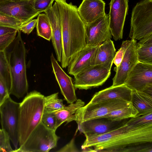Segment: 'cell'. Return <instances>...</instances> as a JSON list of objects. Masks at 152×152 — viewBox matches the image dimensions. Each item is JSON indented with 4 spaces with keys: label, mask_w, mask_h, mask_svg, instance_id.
Masks as SVG:
<instances>
[{
    "label": "cell",
    "mask_w": 152,
    "mask_h": 152,
    "mask_svg": "<svg viewBox=\"0 0 152 152\" xmlns=\"http://www.w3.org/2000/svg\"><path fill=\"white\" fill-rule=\"evenodd\" d=\"M37 22V19H32L20 26L19 30L25 34H29L36 26Z\"/></svg>",
    "instance_id": "8d00e7d4"
},
{
    "label": "cell",
    "mask_w": 152,
    "mask_h": 152,
    "mask_svg": "<svg viewBox=\"0 0 152 152\" xmlns=\"http://www.w3.org/2000/svg\"><path fill=\"white\" fill-rule=\"evenodd\" d=\"M85 136L82 149L93 147L91 151L130 152L135 147L152 143V123L134 126L126 123L106 133Z\"/></svg>",
    "instance_id": "6da1fadb"
},
{
    "label": "cell",
    "mask_w": 152,
    "mask_h": 152,
    "mask_svg": "<svg viewBox=\"0 0 152 152\" xmlns=\"http://www.w3.org/2000/svg\"><path fill=\"white\" fill-rule=\"evenodd\" d=\"M17 31L0 36V52H4L15 38Z\"/></svg>",
    "instance_id": "1f68e13d"
},
{
    "label": "cell",
    "mask_w": 152,
    "mask_h": 152,
    "mask_svg": "<svg viewBox=\"0 0 152 152\" xmlns=\"http://www.w3.org/2000/svg\"><path fill=\"white\" fill-rule=\"evenodd\" d=\"M0 76L10 87V73L4 52H0Z\"/></svg>",
    "instance_id": "f1b7e54d"
},
{
    "label": "cell",
    "mask_w": 152,
    "mask_h": 152,
    "mask_svg": "<svg viewBox=\"0 0 152 152\" xmlns=\"http://www.w3.org/2000/svg\"><path fill=\"white\" fill-rule=\"evenodd\" d=\"M21 32L18 29L14 40L4 51L10 73V94L18 99L22 98L28 89L26 49Z\"/></svg>",
    "instance_id": "3957f363"
},
{
    "label": "cell",
    "mask_w": 152,
    "mask_h": 152,
    "mask_svg": "<svg viewBox=\"0 0 152 152\" xmlns=\"http://www.w3.org/2000/svg\"><path fill=\"white\" fill-rule=\"evenodd\" d=\"M58 94L57 92L44 97V112L52 113L65 106L63 100L58 98Z\"/></svg>",
    "instance_id": "4316f807"
},
{
    "label": "cell",
    "mask_w": 152,
    "mask_h": 152,
    "mask_svg": "<svg viewBox=\"0 0 152 152\" xmlns=\"http://www.w3.org/2000/svg\"><path fill=\"white\" fill-rule=\"evenodd\" d=\"M50 58L53 72L65 99L69 104L75 102L77 99L72 78L63 70L53 53Z\"/></svg>",
    "instance_id": "2e32d148"
},
{
    "label": "cell",
    "mask_w": 152,
    "mask_h": 152,
    "mask_svg": "<svg viewBox=\"0 0 152 152\" xmlns=\"http://www.w3.org/2000/svg\"><path fill=\"white\" fill-rule=\"evenodd\" d=\"M75 138L74 137L68 143L56 151L58 152H79V151L75 144Z\"/></svg>",
    "instance_id": "74e56055"
},
{
    "label": "cell",
    "mask_w": 152,
    "mask_h": 152,
    "mask_svg": "<svg viewBox=\"0 0 152 152\" xmlns=\"http://www.w3.org/2000/svg\"><path fill=\"white\" fill-rule=\"evenodd\" d=\"M129 37L140 40L152 35V0L137 3L132 13Z\"/></svg>",
    "instance_id": "5b68a950"
},
{
    "label": "cell",
    "mask_w": 152,
    "mask_h": 152,
    "mask_svg": "<svg viewBox=\"0 0 152 152\" xmlns=\"http://www.w3.org/2000/svg\"><path fill=\"white\" fill-rule=\"evenodd\" d=\"M41 122L48 129L56 131V119L53 113L44 111Z\"/></svg>",
    "instance_id": "f546056e"
},
{
    "label": "cell",
    "mask_w": 152,
    "mask_h": 152,
    "mask_svg": "<svg viewBox=\"0 0 152 152\" xmlns=\"http://www.w3.org/2000/svg\"><path fill=\"white\" fill-rule=\"evenodd\" d=\"M126 122L123 120L113 121L104 118H97L81 122L78 125V129L85 136L89 135H100L117 129Z\"/></svg>",
    "instance_id": "9a60e30c"
},
{
    "label": "cell",
    "mask_w": 152,
    "mask_h": 152,
    "mask_svg": "<svg viewBox=\"0 0 152 152\" xmlns=\"http://www.w3.org/2000/svg\"><path fill=\"white\" fill-rule=\"evenodd\" d=\"M2 130L1 129H0V134L2 132Z\"/></svg>",
    "instance_id": "b9f144b4"
},
{
    "label": "cell",
    "mask_w": 152,
    "mask_h": 152,
    "mask_svg": "<svg viewBox=\"0 0 152 152\" xmlns=\"http://www.w3.org/2000/svg\"><path fill=\"white\" fill-rule=\"evenodd\" d=\"M20 103L10 96L0 106V121L1 129L8 136L15 148L19 145V109Z\"/></svg>",
    "instance_id": "52a82bcc"
},
{
    "label": "cell",
    "mask_w": 152,
    "mask_h": 152,
    "mask_svg": "<svg viewBox=\"0 0 152 152\" xmlns=\"http://www.w3.org/2000/svg\"><path fill=\"white\" fill-rule=\"evenodd\" d=\"M105 3L103 0H83L77 11L81 19L87 25L105 14Z\"/></svg>",
    "instance_id": "ac0fdd59"
},
{
    "label": "cell",
    "mask_w": 152,
    "mask_h": 152,
    "mask_svg": "<svg viewBox=\"0 0 152 152\" xmlns=\"http://www.w3.org/2000/svg\"><path fill=\"white\" fill-rule=\"evenodd\" d=\"M131 103L119 99L106 100L95 103H88L76 112L75 121L78 125L83 121L103 118L111 112L127 106Z\"/></svg>",
    "instance_id": "ba28073f"
},
{
    "label": "cell",
    "mask_w": 152,
    "mask_h": 152,
    "mask_svg": "<svg viewBox=\"0 0 152 152\" xmlns=\"http://www.w3.org/2000/svg\"><path fill=\"white\" fill-rule=\"evenodd\" d=\"M59 11L61 24L62 55L61 66L68 67L75 55L86 46L85 24L77 7L66 0H55Z\"/></svg>",
    "instance_id": "7a4b0ae2"
},
{
    "label": "cell",
    "mask_w": 152,
    "mask_h": 152,
    "mask_svg": "<svg viewBox=\"0 0 152 152\" xmlns=\"http://www.w3.org/2000/svg\"><path fill=\"white\" fill-rule=\"evenodd\" d=\"M10 87L0 76V106L10 96Z\"/></svg>",
    "instance_id": "d590c367"
},
{
    "label": "cell",
    "mask_w": 152,
    "mask_h": 152,
    "mask_svg": "<svg viewBox=\"0 0 152 152\" xmlns=\"http://www.w3.org/2000/svg\"><path fill=\"white\" fill-rule=\"evenodd\" d=\"M0 25L19 28L23 24L14 18L0 14Z\"/></svg>",
    "instance_id": "4dcf8cb0"
},
{
    "label": "cell",
    "mask_w": 152,
    "mask_h": 152,
    "mask_svg": "<svg viewBox=\"0 0 152 152\" xmlns=\"http://www.w3.org/2000/svg\"><path fill=\"white\" fill-rule=\"evenodd\" d=\"M55 0H34L33 6L35 9L40 13L49 9Z\"/></svg>",
    "instance_id": "d6a6232c"
},
{
    "label": "cell",
    "mask_w": 152,
    "mask_h": 152,
    "mask_svg": "<svg viewBox=\"0 0 152 152\" xmlns=\"http://www.w3.org/2000/svg\"><path fill=\"white\" fill-rule=\"evenodd\" d=\"M55 131L48 129L41 122L25 143L15 152H48L56 147L60 138Z\"/></svg>",
    "instance_id": "8992f818"
},
{
    "label": "cell",
    "mask_w": 152,
    "mask_h": 152,
    "mask_svg": "<svg viewBox=\"0 0 152 152\" xmlns=\"http://www.w3.org/2000/svg\"><path fill=\"white\" fill-rule=\"evenodd\" d=\"M129 0H111L109 24L113 38L117 41L123 38V29L129 8Z\"/></svg>",
    "instance_id": "7c38bea8"
},
{
    "label": "cell",
    "mask_w": 152,
    "mask_h": 152,
    "mask_svg": "<svg viewBox=\"0 0 152 152\" xmlns=\"http://www.w3.org/2000/svg\"><path fill=\"white\" fill-rule=\"evenodd\" d=\"M132 90L124 84L111 86L96 93L93 96L90 103H95L102 101L119 99L131 102Z\"/></svg>",
    "instance_id": "ffe728a7"
},
{
    "label": "cell",
    "mask_w": 152,
    "mask_h": 152,
    "mask_svg": "<svg viewBox=\"0 0 152 152\" xmlns=\"http://www.w3.org/2000/svg\"><path fill=\"white\" fill-rule=\"evenodd\" d=\"M138 112L131 102L128 106L114 110L103 118L114 121H121L136 116Z\"/></svg>",
    "instance_id": "d4e9b609"
},
{
    "label": "cell",
    "mask_w": 152,
    "mask_h": 152,
    "mask_svg": "<svg viewBox=\"0 0 152 152\" xmlns=\"http://www.w3.org/2000/svg\"><path fill=\"white\" fill-rule=\"evenodd\" d=\"M96 46H86L74 56L68 66V72L74 76L91 66L93 54Z\"/></svg>",
    "instance_id": "44dd1931"
},
{
    "label": "cell",
    "mask_w": 152,
    "mask_h": 152,
    "mask_svg": "<svg viewBox=\"0 0 152 152\" xmlns=\"http://www.w3.org/2000/svg\"><path fill=\"white\" fill-rule=\"evenodd\" d=\"M110 71L99 65H93L74 76L75 89L87 90L101 86L110 75Z\"/></svg>",
    "instance_id": "9c48e42d"
},
{
    "label": "cell",
    "mask_w": 152,
    "mask_h": 152,
    "mask_svg": "<svg viewBox=\"0 0 152 152\" xmlns=\"http://www.w3.org/2000/svg\"><path fill=\"white\" fill-rule=\"evenodd\" d=\"M131 118L126 122L129 126H138L152 123V112Z\"/></svg>",
    "instance_id": "83f0119b"
},
{
    "label": "cell",
    "mask_w": 152,
    "mask_h": 152,
    "mask_svg": "<svg viewBox=\"0 0 152 152\" xmlns=\"http://www.w3.org/2000/svg\"><path fill=\"white\" fill-rule=\"evenodd\" d=\"M124 84L132 91L152 94V64L138 61Z\"/></svg>",
    "instance_id": "30bf717a"
},
{
    "label": "cell",
    "mask_w": 152,
    "mask_h": 152,
    "mask_svg": "<svg viewBox=\"0 0 152 152\" xmlns=\"http://www.w3.org/2000/svg\"><path fill=\"white\" fill-rule=\"evenodd\" d=\"M52 28V40L57 61L61 62L62 55V33L60 16L58 5L56 2L53 5L45 12Z\"/></svg>",
    "instance_id": "e0dca14e"
},
{
    "label": "cell",
    "mask_w": 152,
    "mask_h": 152,
    "mask_svg": "<svg viewBox=\"0 0 152 152\" xmlns=\"http://www.w3.org/2000/svg\"><path fill=\"white\" fill-rule=\"evenodd\" d=\"M34 0H7L0 3V14L14 18L24 24L40 14L34 7Z\"/></svg>",
    "instance_id": "8fae6325"
},
{
    "label": "cell",
    "mask_w": 152,
    "mask_h": 152,
    "mask_svg": "<svg viewBox=\"0 0 152 152\" xmlns=\"http://www.w3.org/2000/svg\"><path fill=\"white\" fill-rule=\"evenodd\" d=\"M10 141L7 135L2 130L0 134V152H14Z\"/></svg>",
    "instance_id": "e575fe53"
},
{
    "label": "cell",
    "mask_w": 152,
    "mask_h": 152,
    "mask_svg": "<svg viewBox=\"0 0 152 152\" xmlns=\"http://www.w3.org/2000/svg\"><path fill=\"white\" fill-rule=\"evenodd\" d=\"M130 40L124 41L122 42L121 47L116 53L114 57L113 63L116 66L114 69L117 68L120 65L124 55L126 49Z\"/></svg>",
    "instance_id": "836d02e7"
},
{
    "label": "cell",
    "mask_w": 152,
    "mask_h": 152,
    "mask_svg": "<svg viewBox=\"0 0 152 152\" xmlns=\"http://www.w3.org/2000/svg\"><path fill=\"white\" fill-rule=\"evenodd\" d=\"M136 42L134 39L129 40L120 65L114 69L116 73L113 79L112 86L124 84L130 73L138 62L136 47Z\"/></svg>",
    "instance_id": "5bb4252c"
},
{
    "label": "cell",
    "mask_w": 152,
    "mask_h": 152,
    "mask_svg": "<svg viewBox=\"0 0 152 152\" xmlns=\"http://www.w3.org/2000/svg\"><path fill=\"white\" fill-rule=\"evenodd\" d=\"M36 27L38 36L49 41L51 39L52 28L48 18L45 14H39L38 15Z\"/></svg>",
    "instance_id": "484cf974"
},
{
    "label": "cell",
    "mask_w": 152,
    "mask_h": 152,
    "mask_svg": "<svg viewBox=\"0 0 152 152\" xmlns=\"http://www.w3.org/2000/svg\"><path fill=\"white\" fill-rule=\"evenodd\" d=\"M131 102L138 112L136 116L152 112V94L142 91L132 90Z\"/></svg>",
    "instance_id": "7402d4cb"
},
{
    "label": "cell",
    "mask_w": 152,
    "mask_h": 152,
    "mask_svg": "<svg viewBox=\"0 0 152 152\" xmlns=\"http://www.w3.org/2000/svg\"><path fill=\"white\" fill-rule=\"evenodd\" d=\"M87 46H97L111 39L112 34L109 26V15H104L91 23L85 25Z\"/></svg>",
    "instance_id": "4fadbf2b"
},
{
    "label": "cell",
    "mask_w": 152,
    "mask_h": 152,
    "mask_svg": "<svg viewBox=\"0 0 152 152\" xmlns=\"http://www.w3.org/2000/svg\"><path fill=\"white\" fill-rule=\"evenodd\" d=\"M7 0H0V3L4 2Z\"/></svg>",
    "instance_id": "60d3db41"
},
{
    "label": "cell",
    "mask_w": 152,
    "mask_h": 152,
    "mask_svg": "<svg viewBox=\"0 0 152 152\" xmlns=\"http://www.w3.org/2000/svg\"><path fill=\"white\" fill-rule=\"evenodd\" d=\"M44 95L36 91L26 95L20 103L19 146L22 145L41 122L44 109Z\"/></svg>",
    "instance_id": "277c9868"
},
{
    "label": "cell",
    "mask_w": 152,
    "mask_h": 152,
    "mask_svg": "<svg viewBox=\"0 0 152 152\" xmlns=\"http://www.w3.org/2000/svg\"><path fill=\"white\" fill-rule=\"evenodd\" d=\"M12 1H28L32 0H10Z\"/></svg>",
    "instance_id": "ab89813d"
},
{
    "label": "cell",
    "mask_w": 152,
    "mask_h": 152,
    "mask_svg": "<svg viewBox=\"0 0 152 152\" xmlns=\"http://www.w3.org/2000/svg\"><path fill=\"white\" fill-rule=\"evenodd\" d=\"M84 104V102L82 100L77 99L75 102L70 104L68 106L53 113L56 117V129L64 122L67 123L75 121V114L78 110Z\"/></svg>",
    "instance_id": "603a6c76"
},
{
    "label": "cell",
    "mask_w": 152,
    "mask_h": 152,
    "mask_svg": "<svg viewBox=\"0 0 152 152\" xmlns=\"http://www.w3.org/2000/svg\"><path fill=\"white\" fill-rule=\"evenodd\" d=\"M136 47L138 61L152 64V35L140 40Z\"/></svg>",
    "instance_id": "cb8c5ba5"
},
{
    "label": "cell",
    "mask_w": 152,
    "mask_h": 152,
    "mask_svg": "<svg viewBox=\"0 0 152 152\" xmlns=\"http://www.w3.org/2000/svg\"><path fill=\"white\" fill-rule=\"evenodd\" d=\"M18 28L0 25V36L18 31Z\"/></svg>",
    "instance_id": "f35d334b"
},
{
    "label": "cell",
    "mask_w": 152,
    "mask_h": 152,
    "mask_svg": "<svg viewBox=\"0 0 152 152\" xmlns=\"http://www.w3.org/2000/svg\"><path fill=\"white\" fill-rule=\"evenodd\" d=\"M115 54L113 41L107 40L96 47L92 55L91 66L100 65L110 71Z\"/></svg>",
    "instance_id": "d6986e66"
}]
</instances>
